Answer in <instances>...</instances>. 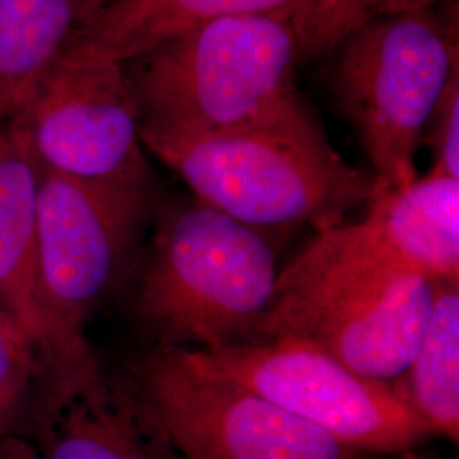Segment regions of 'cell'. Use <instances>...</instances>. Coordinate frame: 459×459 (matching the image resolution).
Here are the masks:
<instances>
[{"instance_id": "1", "label": "cell", "mask_w": 459, "mask_h": 459, "mask_svg": "<svg viewBox=\"0 0 459 459\" xmlns=\"http://www.w3.org/2000/svg\"><path fill=\"white\" fill-rule=\"evenodd\" d=\"M140 140L197 201L263 231H322L371 196L373 179L345 164L312 109L237 132L176 133L140 123Z\"/></svg>"}, {"instance_id": "2", "label": "cell", "mask_w": 459, "mask_h": 459, "mask_svg": "<svg viewBox=\"0 0 459 459\" xmlns=\"http://www.w3.org/2000/svg\"><path fill=\"white\" fill-rule=\"evenodd\" d=\"M263 230L197 201L169 204L148 248L134 316L152 347L254 342L278 288Z\"/></svg>"}, {"instance_id": "3", "label": "cell", "mask_w": 459, "mask_h": 459, "mask_svg": "<svg viewBox=\"0 0 459 459\" xmlns=\"http://www.w3.org/2000/svg\"><path fill=\"white\" fill-rule=\"evenodd\" d=\"M286 14L229 17L123 64L140 123L176 133L271 126L310 111Z\"/></svg>"}, {"instance_id": "4", "label": "cell", "mask_w": 459, "mask_h": 459, "mask_svg": "<svg viewBox=\"0 0 459 459\" xmlns=\"http://www.w3.org/2000/svg\"><path fill=\"white\" fill-rule=\"evenodd\" d=\"M337 51L335 96L375 167L371 191L409 186L429 117L459 70L456 16L434 5L377 19Z\"/></svg>"}, {"instance_id": "5", "label": "cell", "mask_w": 459, "mask_h": 459, "mask_svg": "<svg viewBox=\"0 0 459 459\" xmlns=\"http://www.w3.org/2000/svg\"><path fill=\"white\" fill-rule=\"evenodd\" d=\"M125 373L184 459H373L197 361L150 347Z\"/></svg>"}, {"instance_id": "6", "label": "cell", "mask_w": 459, "mask_h": 459, "mask_svg": "<svg viewBox=\"0 0 459 459\" xmlns=\"http://www.w3.org/2000/svg\"><path fill=\"white\" fill-rule=\"evenodd\" d=\"M189 351L216 373L366 455L411 451L430 436L394 385L347 369L310 342L276 337Z\"/></svg>"}, {"instance_id": "7", "label": "cell", "mask_w": 459, "mask_h": 459, "mask_svg": "<svg viewBox=\"0 0 459 459\" xmlns=\"http://www.w3.org/2000/svg\"><path fill=\"white\" fill-rule=\"evenodd\" d=\"M148 212L150 189L100 186L41 167L38 274L56 354L89 342L85 324L123 276Z\"/></svg>"}, {"instance_id": "8", "label": "cell", "mask_w": 459, "mask_h": 459, "mask_svg": "<svg viewBox=\"0 0 459 459\" xmlns=\"http://www.w3.org/2000/svg\"><path fill=\"white\" fill-rule=\"evenodd\" d=\"M434 290L436 279L407 267L318 279L276 293L254 342L295 337L361 377L392 385L422 341Z\"/></svg>"}, {"instance_id": "9", "label": "cell", "mask_w": 459, "mask_h": 459, "mask_svg": "<svg viewBox=\"0 0 459 459\" xmlns=\"http://www.w3.org/2000/svg\"><path fill=\"white\" fill-rule=\"evenodd\" d=\"M14 125L45 169L100 186L150 189L140 111L125 65L74 36Z\"/></svg>"}, {"instance_id": "10", "label": "cell", "mask_w": 459, "mask_h": 459, "mask_svg": "<svg viewBox=\"0 0 459 459\" xmlns=\"http://www.w3.org/2000/svg\"><path fill=\"white\" fill-rule=\"evenodd\" d=\"M385 267L459 279V179L429 172L405 187L371 191L361 221L318 231L295 261L279 271L276 293Z\"/></svg>"}, {"instance_id": "11", "label": "cell", "mask_w": 459, "mask_h": 459, "mask_svg": "<svg viewBox=\"0 0 459 459\" xmlns=\"http://www.w3.org/2000/svg\"><path fill=\"white\" fill-rule=\"evenodd\" d=\"M24 422L39 459H184L128 375L89 342L39 364Z\"/></svg>"}, {"instance_id": "12", "label": "cell", "mask_w": 459, "mask_h": 459, "mask_svg": "<svg viewBox=\"0 0 459 459\" xmlns=\"http://www.w3.org/2000/svg\"><path fill=\"white\" fill-rule=\"evenodd\" d=\"M41 165L28 134L14 123L0 126V310L30 342L38 361L58 352L45 312L36 242Z\"/></svg>"}, {"instance_id": "13", "label": "cell", "mask_w": 459, "mask_h": 459, "mask_svg": "<svg viewBox=\"0 0 459 459\" xmlns=\"http://www.w3.org/2000/svg\"><path fill=\"white\" fill-rule=\"evenodd\" d=\"M295 0H111L74 33L85 47L126 64L191 30L229 17L286 14Z\"/></svg>"}, {"instance_id": "14", "label": "cell", "mask_w": 459, "mask_h": 459, "mask_svg": "<svg viewBox=\"0 0 459 459\" xmlns=\"http://www.w3.org/2000/svg\"><path fill=\"white\" fill-rule=\"evenodd\" d=\"M81 22L77 0H0V125L26 113Z\"/></svg>"}, {"instance_id": "15", "label": "cell", "mask_w": 459, "mask_h": 459, "mask_svg": "<svg viewBox=\"0 0 459 459\" xmlns=\"http://www.w3.org/2000/svg\"><path fill=\"white\" fill-rule=\"evenodd\" d=\"M430 436L459 437V279H436L426 332L407 371L392 383Z\"/></svg>"}, {"instance_id": "16", "label": "cell", "mask_w": 459, "mask_h": 459, "mask_svg": "<svg viewBox=\"0 0 459 459\" xmlns=\"http://www.w3.org/2000/svg\"><path fill=\"white\" fill-rule=\"evenodd\" d=\"M439 5V0H295L288 17L299 62L339 48L366 24Z\"/></svg>"}, {"instance_id": "17", "label": "cell", "mask_w": 459, "mask_h": 459, "mask_svg": "<svg viewBox=\"0 0 459 459\" xmlns=\"http://www.w3.org/2000/svg\"><path fill=\"white\" fill-rule=\"evenodd\" d=\"M38 375L39 361L33 349L0 337V436L17 434Z\"/></svg>"}, {"instance_id": "18", "label": "cell", "mask_w": 459, "mask_h": 459, "mask_svg": "<svg viewBox=\"0 0 459 459\" xmlns=\"http://www.w3.org/2000/svg\"><path fill=\"white\" fill-rule=\"evenodd\" d=\"M424 138L432 148L430 174L459 179V70L453 74L429 117Z\"/></svg>"}, {"instance_id": "19", "label": "cell", "mask_w": 459, "mask_h": 459, "mask_svg": "<svg viewBox=\"0 0 459 459\" xmlns=\"http://www.w3.org/2000/svg\"><path fill=\"white\" fill-rule=\"evenodd\" d=\"M0 459H39L33 444L21 434L0 436Z\"/></svg>"}, {"instance_id": "20", "label": "cell", "mask_w": 459, "mask_h": 459, "mask_svg": "<svg viewBox=\"0 0 459 459\" xmlns=\"http://www.w3.org/2000/svg\"><path fill=\"white\" fill-rule=\"evenodd\" d=\"M0 337L14 341V342H21V344L30 345V342L24 339V335L19 332V328L11 322V318L2 310H0Z\"/></svg>"}, {"instance_id": "21", "label": "cell", "mask_w": 459, "mask_h": 459, "mask_svg": "<svg viewBox=\"0 0 459 459\" xmlns=\"http://www.w3.org/2000/svg\"><path fill=\"white\" fill-rule=\"evenodd\" d=\"M77 2L81 4V9H82V22L91 14H94L99 7L102 5V0H77Z\"/></svg>"}, {"instance_id": "22", "label": "cell", "mask_w": 459, "mask_h": 459, "mask_svg": "<svg viewBox=\"0 0 459 459\" xmlns=\"http://www.w3.org/2000/svg\"><path fill=\"white\" fill-rule=\"evenodd\" d=\"M385 459H430L426 456H420L417 453H413V449L411 451H403V453H398V455H392V456H385Z\"/></svg>"}, {"instance_id": "23", "label": "cell", "mask_w": 459, "mask_h": 459, "mask_svg": "<svg viewBox=\"0 0 459 459\" xmlns=\"http://www.w3.org/2000/svg\"><path fill=\"white\" fill-rule=\"evenodd\" d=\"M108 2H111V0H102V5H106ZM102 5H100V7H102Z\"/></svg>"}, {"instance_id": "24", "label": "cell", "mask_w": 459, "mask_h": 459, "mask_svg": "<svg viewBox=\"0 0 459 459\" xmlns=\"http://www.w3.org/2000/svg\"><path fill=\"white\" fill-rule=\"evenodd\" d=\"M0 126H2V125H0Z\"/></svg>"}]
</instances>
